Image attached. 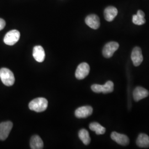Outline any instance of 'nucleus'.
Wrapping results in <instances>:
<instances>
[{"label":"nucleus","instance_id":"obj_4","mask_svg":"<svg viewBox=\"0 0 149 149\" xmlns=\"http://www.w3.org/2000/svg\"><path fill=\"white\" fill-rule=\"evenodd\" d=\"M119 47V45L118 43L115 42H111L107 43L103 49L102 53L103 55L106 58H111L114 52L118 50Z\"/></svg>","mask_w":149,"mask_h":149},{"label":"nucleus","instance_id":"obj_14","mask_svg":"<svg viewBox=\"0 0 149 149\" xmlns=\"http://www.w3.org/2000/svg\"><path fill=\"white\" fill-rule=\"evenodd\" d=\"M136 144L139 147L149 148V136L145 134H140L136 140Z\"/></svg>","mask_w":149,"mask_h":149},{"label":"nucleus","instance_id":"obj_12","mask_svg":"<svg viewBox=\"0 0 149 149\" xmlns=\"http://www.w3.org/2000/svg\"><path fill=\"white\" fill-rule=\"evenodd\" d=\"M33 56L38 62H43L45 58V53L43 47L40 45L34 47L33 50Z\"/></svg>","mask_w":149,"mask_h":149},{"label":"nucleus","instance_id":"obj_11","mask_svg":"<svg viewBox=\"0 0 149 149\" xmlns=\"http://www.w3.org/2000/svg\"><path fill=\"white\" fill-rule=\"evenodd\" d=\"M86 24L93 29H97L100 26V18L96 15H90L85 19Z\"/></svg>","mask_w":149,"mask_h":149},{"label":"nucleus","instance_id":"obj_2","mask_svg":"<svg viewBox=\"0 0 149 149\" xmlns=\"http://www.w3.org/2000/svg\"><path fill=\"white\" fill-rule=\"evenodd\" d=\"M0 79L5 85L11 86L15 82V76L10 70L7 68L0 69Z\"/></svg>","mask_w":149,"mask_h":149},{"label":"nucleus","instance_id":"obj_10","mask_svg":"<svg viewBox=\"0 0 149 149\" xmlns=\"http://www.w3.org/2000/svg\"><path fill=\"white\" fill-rule=\"evenodd\" d=\"M149 95V91L142 87H137L134 91L133 98L135 101H139Z\"/></svg>","mask_w":149,"mask_h":149},{"label":"nucleus","instance_id":"obj_7","mask_svg":"<svg viewBox=\"0 0 149 149\" xmlns=\"http://www.w3.org/2000/svg\"><path fill=\"white\" fill-rule=\"evenodd\" d=\"M131 59L135 66H139L143 61V56L141 49L136 47L134 48L131 54Z\"/></svg>","mask_w":149,"mask_h":149},{"label":"nucleus","instance_id":"obj_5","mask_svg":"<svg viewBox=\"0 0 149 149\" xmlns=\"http://www.w3.org/2000/svg\"><path fill=\"white\" fill-rule=\"evenodd\" d=\"M90 68L89 65L86 63L80 64L75 72V76L78 80H82L89 74Z\"/></svg>","mask_w":149,"mask_h":149},{"label":"nucleus","instance_id":"obj_9","mask_svg":"<svg viewBox=\"0 0 149 149\" xmlns=\"http://www.w3.org/2000/svg\"><path fill=\"white\" fill-rule=\"evenodd\" d=\"M111 136L113 140H114L119 145L123 146H127L129 144V139L127 135L124 134L118 133L116 132H112Z\"/></svg>","mask_w":149,"mask_h":149},{"label":"nucleus","instance_id":"obj_16","mask_svg":"<svg viewBox=\"0 0 149 149\" xmlns=\"http://www.w3.org/2000/svg\"><path fill=\"white\" fill-rule=\"evenodd\" d=\"M145 13L141 10H139L136 15L133 16V22L135 24L139 26L143 25L145 23Z\"/></svg>","mask_w":149,"mask_h":149},{"label":"nucleus","instance_id":"obj_8","mask_svg":"<svg viewBox=\"0 0 149 149\" xmlns=\"http://www.w3.org/2000/svg\"><path fill=\"white\" fill-rule=\"evenodd\" d=\"M93 113V108L89 106H82L77 108L74 112L75 116L78 118H85L90 116Z\"/></svg>","mask_w":149,"mask_h":149},{"label":"nucleus","instance_id":"obj_17","mask_svg":"<svg viewBox=\"0 0 149 149\" xmlns=\"http://www.w3.org/2000/svg\"><path fill=\"white\" fill-rule=\"evenodd\" d=\"M79 137L82 143L85 145H87L90 143L91 138L88 132L85 129L80 130L79 132Z\"/></svg>","mask_w":149,"mask_h":149},{"label":"nucleus","instance_id":"obj_6","mask_svg":"<svg viewBox=\"0 0 149 149\" xmlns=\"http://www.w3.org/2000/svg\"><path fill=\"white\" fill-rule=\"evenodd\" d=\"M13 127V123L10 121L0 123V140H5L8 138Z\"/></svg>","mask_w":149,"mask_h":149},{"label":"nucleus","instance_id":"obj_1","mask_svg":"<svg viewBox=\"0 0 149 149\" xmlns=\"http://www.w3.org/2000/svg\"><path fill=\"white\" fill-rule=\"evenodd\" d=\"M48 102L43 97L35 98L29 103V108L31 110L36 112L45 111L48 107Z\"/></svg>","mask_w":149,"mask_h":149},{"label":"nucleus","instance_id":"obj_18","mask_svg":"<svg viewBox=\"0 0 149 149\" xmlns=\"http://www.w3.org/2000/svg\"><path fill=\"white\" fill-rule=\"evenodd\" d=\"M89 128L91 130L95 132L97 135L104 134L106 132V128L102 127L101 125L97 122L91 123Z\"/></svg>","mask_w":149,"mask_h":149},{"label":"nucleus","instance_id":"obj_13","mask_svg":"<svg viewBox=\"0 0 149 149\" xmlns=\"http://www.w3.org/2000/svg\"><path fill=\"white\" fill-rule=\"evenodd\" d=\"M118 14L117 9L113 6L107 7L104 12V16L107 21L112 22Z\"/></svg>","mask_w":149,"mask_h":149},{"label":"nucleus","instance_id":"obj_20","mask_svg":"<svg viewBox=\"0 0 149 149\" xmlns=\"http://www.w3.org/2000/svg\"><path fill=\"white\" fill-rule=\"evenodd\" d=\"M6 26V22L2 18H0V31L2 30Z\"/></svg>","mask_w":149,"mask_h":149},{"label":"nucleus","instance_id":"obj_19","mask_svg":"<svg viewBox=\"0 0 149 149\" xmlns=\"http://www.w3.org/2000/svg\"><path fill=\"white\" fill-rule=\"evenodd\" d=\"M101 93L107 94L111 93L114 90V84L111 81H108L103 85L100 86Z\"/></svg>","mask_w":149,"mask_h":149},{"label":"nucleus","instance_id":"obj_15","mask_svg":"<svg viewBox=\"0 0 149 149\" xmlns=\"http://www.w3.org/2000/svg\"><path fill=\"white\" fill-rule=\"evenodd\" d=\"M31 148L32 149H42L44 146L43 140L38 135H34L30 141Z\"/></svg>","mask_w":149,"mask_h":149},{"label":"nucleus","instance_id":"obj_3","mask_svg":"<svg viewBox=\"0 0 149 149\" xmlns=\"http://www.w3.org/2000/svg\"><path fill=\"white\" fill-rule=\"evenodd\" d=\"M20 36V33L18 31H10L6 34L4 37V43L8 45H13L19 40Z\"/></svg>","mask_w":149,"mask_h":149}]
</instances>
